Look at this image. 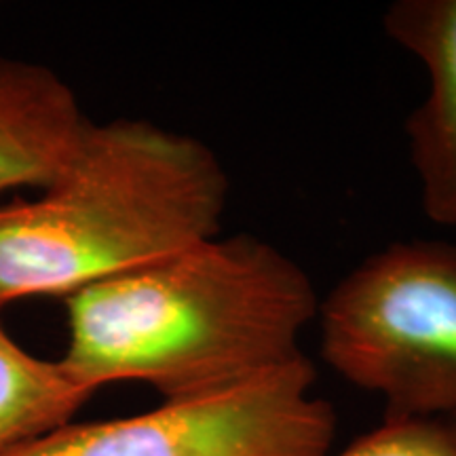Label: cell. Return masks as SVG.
Wrapping results in <instances>:
<instances>
[{"label":"cell","instance_id":"1","mask_svg":"<svg viewBox=\"0 0 456 456\" xmlns=\"http://www.w3.org/2000/svg\"><path fill=\"white\" fill-rule=\"evenodd\" d=\"M61 368L89 391L151 385L165 402L237 389L305 355L315 283L254 235L205 239L66 296Z\"/></svg>","mask_w":456,"mask_h":456},{"label":"cell","instance_id":"2","mask_svg":"<svg viewBox=\"0 0 456 456\" xmlns=\"http://www.w3.org/2000/svg\"><path fill=\"white\" fill-rule=\"evenodd\" d=\"M228 192L201 140L144 118L89 121L41 195L0 205V309L66 298L216 237Z\"/></svg>","mask_w":456,"mask_h":456},{"label":"cell","instance_id":"3","mask_svg":"<svg viewBox=\"0 0 456 456\" xmlns=\"http://www.w3.org/2000/svg\"><path fill=\"white\" fill-rule=\"evenodd\" d=\"M322 355L389 419L456 414V243L397 241L319 305Z\"/></svg>","mask_w":456,"mask_h":456},{"label":"cell","instance_id":"4","mask_svg":"<svg viewBox=\"0 0 456 456\" xmlns=\"http://www.w3.org/2000/svg\"><path fill=\"white\" fill-rule=\"evenodd\" d=\"M315 379L302 355L218 395L68 423L7 456H328L336 414L313 393Z\"/></svg>","mask_w":456,"mask_h":456},{"label":"cell","instance_id":"5","mask_svg":"<svg viewBox=\"0 0 456 456\" xmlns=\"http://www.w3.org/2000/svg\"><path fill=\"white\" fill-rule=\"evenodd\" d=\"M385 32L429 74V94L410 112V161L420 201L436 224H456V0H397Z\"/></svg>","mask_w":456,"mask_h":456},{"label":"cell","instance_id":"6","mask_svg":"<svg viewBox=\"0 0 456 456\" xmlns=\"http://www.w3.org/2000/svg\"><path fill=\"white\" fill-rule=\"evenodd\" d=\"M87 125L77 94L55 70L0 55V191L49 186Z\"/></svg>","mask_w":456,"mask_h":456},{"label":"cell","instance_id":"7","mask_svg":"<svg viewBox=\"0 0 456 456\" xmlns=\"http://www.w3.org/2000/svg\"><path fill=\"white\" fill-rule=\"evenodd\" d=\"M91 395L60 359L49 362L17 345L0 319V456L68 425Z\"/></svg>","mask_w":456,"mask_h":456},{"label":"cell","instance_id":"8","mask_svg":"<svg viewBox=\"0 0 456 456\" xmlns=\"http://www.w3.org/2000/svg\"><path fill=\"white\" fill-rule=\"evenodd\" d=\"M330 456V454H328ZM336 456H456V414L389 419Z\"/></svg>","mask_w":456,"mask_h":456}]
</instances>
